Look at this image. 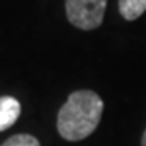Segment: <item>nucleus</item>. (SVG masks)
I'll list each match as a JSON object with an SVG mask.
<instances>
[{"instance_id":"f257e3e1","label":"nucleus","mask_w":146,"mask_h":146,"mask_svg":"<svg viewBox=\"0 0 146 146\" xmlns=\"http://www.w3.org/2000/svg\"><path fill=\"white\" fill-rule=\"evenodd\" d=\"M104 102L99 94L80 89L68 96L57 115V130L63 140L80 141L93 133L101 122Z\"/></svg>"},{"instance_id":"f03ea898","label":"nucleus","mask_w":146,"mask_h":146,"mask_svg":"<svg viewBox=\"0 0 146 146\" xmlns=\"http://www.w3.org/2000/svg\"><path fill=\"white\" fill-rule=\"evenodd\" d=\"M107 0H65L67 18L75 28L91 31L102 25Z\"/></svg>"},{"instance_id":"7ed1b4c3","label":"nucleus","mask_w":146,"mask_h":146,"mask_svg":"<svg viewBox=\"0 0 146 146\" xmlns=\"http://www.w3.org/2000/svg\"><path fill=\"white\" fill-rule=\"evenodd\" d=\"M20 114V102L11 96H2L0 98V131H5L15 125Z\"/></svg>"},{"instance_id":"20e7f679","label":"nucleus","mask_w":146,"mask_h":146,"mask_svg":"<svg viewBox=\"0 0 146 146\" xmlns=\"http://www.w3.org/2000/svg\"><path fill=\"white\" fill-rule=\"evenodd\" d=\"M119 11L127 21H133L146 11V0H119Z\"/></svg>"},{"instance_id":"39448f33","label":"nucleus","mask_w":146,"mask_h":146,"mask_svg":"<svg viewBox=\"0 0 146 146\" xmlns=\"http://www.w3.org/2000/svg\"><path fill=\"white\" fill-rule=\"evenodd\" d=\"M2 146H41L36 136L28 135V133H18L10 136Z\"/></svg>"},{"instance_id":"423d86ee","label":"nucleus","mask_w":146,"mask_h":146,"mask_svg":"<svg viewBox=\"0 0 146 146\" xmlns=\"http://www.w3.org/2000/svg\"><path fill=\"white\" fill-rule=\"evenodd\" d=\"M141 146H146V130L143 133V136H141Z\"/></svg>"}]
</instances>
